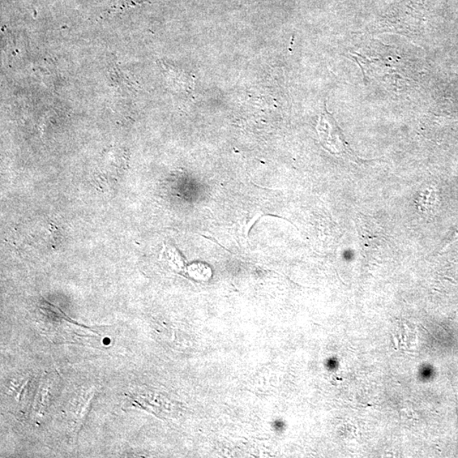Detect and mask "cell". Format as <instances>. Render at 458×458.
Here are the masks:
<instances>
[{
  "instance_id": "cell-1",
  "label": "cell",
  "mask_w": 458,
  "mask_h": 458,
  "mask_svg": "<svg viewBox=\"0 0 458 458\" xmlns=\"http://www.w3.org/2000/svg\"><path fill=\"white\" fill-rule=\"evenodd\" d=\"M318 130L321 144L328 151L333 155H343L348 151L343 134L338 127L335 119L328 113L326 109L321 115L318 124Z\"/></svg>"
}]
</instances>
